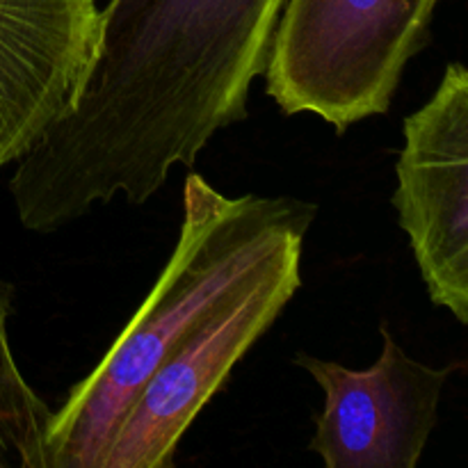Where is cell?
Wrapping results in <instances>:
<instances>
[{
    "label": "cell",
    "mask_w": 468,
    "mask_h": 468,
    "mask_svg": "<svg viewBox=\"0 0 468 468\" xmlns=\"http://www.w3.org/2000/svg\"><path fill=\"white\" fill-rule=\"evenodd\" d=\"M50 414L14 359L0 297V468H48Z\"/></svg>",
    "instance_id": "cell-8"
},
{
    "label": "cell",
    "mask_w": 468,
    "mask_h": 468,
    "mask_svg": "<svg viewBox=\"0 0 468 468\" xmlns=\"http://www.w3.org/2000/svg\"><path fill=\"white\" fill-rule=\"evenodd\" d=\"M393 208L430 300L468 324V67L405 119Z\"/></svg>",
    "instance_id": "cell-5"
},
{
    "label": "cell",
    "mask_w": 468,
    "mask_h": 468,
    "mask_svg": "<svg viewBox=\"0 0 468 468\" xmlns=\"http://www.w3.org/2000/svg\"><path fill=\"white\" fill-rule=\"evenodd\" d=\"M443 0H286L265 94L283 114H315L336 133L391 108Z\"/></svg>",
    "instance_id": "cell-3"
},
{
    "label": "cell",
    "mask_w": 468,
    "mask_h": 468,
    "mask_svg": "<svg viewBox=\"0 0 468 468\" xmlns=\"http://www.w3.org/2000/svg\"><path fill=\"white\" fill-rule=\"evenodd\" d=\"M99 21L94 0H0V167L71 112Z\"/></svg>",
    "instance_id": "cell-7"
},
{
    "label": "cell",
    "mask_w": 468,
    "mask_h": 468,
    "mask_svg": "<svg viewBox=\"0 0 468 468\" xmlns=\"http://www.w3.org/2000/svg\"><path fill=\"white\" fill-rule=\"evenodd\" d=\"M315 210L292 197H229L201 174H187L167 265L99 366L50 414L48 468H101L154 370L283 245L306 238Z\"/></svg>",
    "instance_id": "cell-2"
},
{
    "label": "cell",
    "mask_w": 468,
    "mask_h": 468,
    "mask_svg": "<svg viewBox=\"0 0 468 468\" xmlns=\"http://www.w3.org/2000/svg\"><path fill=\"white\" fill-rule=\"evenodd\" d=\"M378 361L352 370L314 355H295L323 388L309 448L327 468H416L439 416L443 387L460 366L423 364L382 327Z\"/></svg>",
    "instance_id": "cell-6"
},
{
    "label": "cell",
    "mask_w": 468,
    "mask_h": 468,
    "mask_svg": "<svg viewBox=\"0 0 468 468\" xmlns=\"http://www.w3.org/2000/svg\"><path fill=\"white\" fill-rule=\"evenodd\" d=\"M286 0H110L76 105L21 160L35 199L80 219L146 204L174 167L247 117Z\"/></svg>",
    "instance_id": "cell-1"
},
{
    "label": "cell",
    "mask_w": 468,
    "mask_h": 468,
    "mask_svg": "<svg viewBox=\"0 0 468 468\" xmlns=\"http://www.w3.org/2000/svg\"><path fill=\"white\" fill-rule=\"evenodd\" d=\"M304 240L283 245L154 370L119 423L101 468L174 466L178 443L201 410L300 291Z\"/></svg>",
    "instance_id": "cell-4"
}]
</instances>
